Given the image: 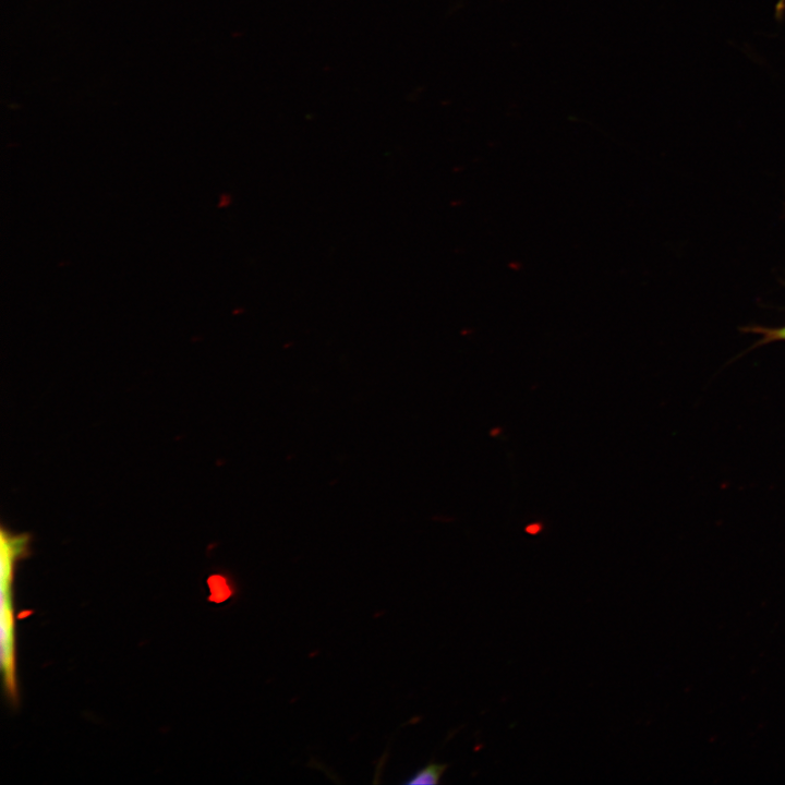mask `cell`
Segmentation results:
<instances>
[{
	"label": "cell",
	"mask_w": 785,
	"mask_h": 785,
	"mask_svg": "<svg viewBox=\"0 0 785 785\" xmlns=\"http://www.w3.org/2000/svg\"><path fill=\"white\" fill-rule=\"evenodd\" d=\"M32 534L15 533L1 527V668L7 697L17 703V684L15 674V629L12 600V583L16 564L31 554Z\"/></svg>",
	"instance_id": "6da1fadb"
},
{
	"label": "cell",
	"mask_w": 785,
	"mask_h": 785,
	"mask_svg": "<svg viewBox=\"0 0 785 785\" xmlns=\"http://www.w3.org/2000/svg\"><path fill=\"white\" fill-rule=\"evenodd\" d=\"M448 764L430 762L422 769L418 770L407 781L404 785H435L438 784L443 773L447 770Z\"/></svg>",
	"instance_id": "7a4b0ae2"
},
{
	"label": "cell",
	"mask_w": 785,
	"mask_h": 785,
	"mask_svg": "<svg viewBox=\"0 0 785 785\" xmlns=\"http://www.w3.org/2000/svg\"><path fill=\"white\" fill-rule=\"evenodd\" d=\"M742 331L761 335V339L754 346H761L772 341L785 340V326L778 328H771L753 325L744 327Z\"/></svg>",
	"instance_id": "3957f363"
},
{
	"label": "cell",
	"mask_w": 785,
	"mask_h": 785,
	"mask_svg": "<svg viewBox=\"0 0 785 785\" xmlns=\"http://www.w3.org/2000/svg\"><path fill=\"white\" fill-rule=\"evenodd\" d=\"M541 528H542V527H541L540 524H538V523H532V524H530V526L527 527V532H528V533H531V534H535V533H538V532L541 530Z\"/></svg>",
	"instance_id": "277c9868"
}]
</instances>
